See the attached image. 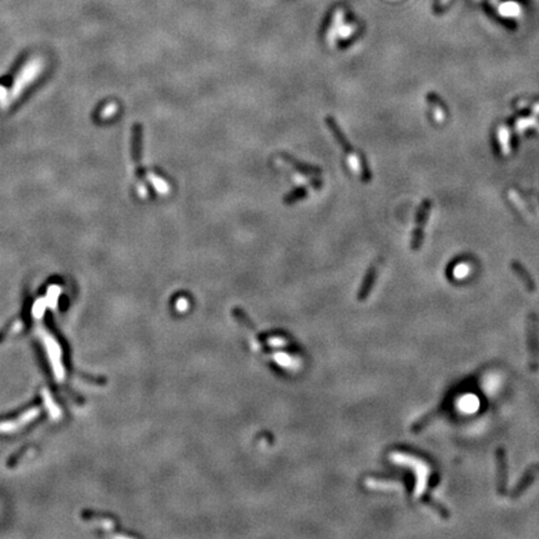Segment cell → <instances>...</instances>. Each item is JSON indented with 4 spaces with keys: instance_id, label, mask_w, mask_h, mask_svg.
I'll list each match as a JSON object with an SVG mask.
<instances>
[{
    "instance_id": "obj_3",
    "label": "cell",
    "mask_w": 539,
    "mask_h": 539,
    "mask_svg": "<svg viewBox=\"0 0 539 539\" xmlns=\"http://www.w3.org/2000/svg\"><path fill=\"white\" fill-rule=\"evenodd\" d=\"M431 201L425 200L422 202V205L420 206L417 212V217H416V226H414L413 234H412V241H411V247L412 250H418L421 247L423 241V232H425V225L427 223L428 214L431 212Z\"/></svg>"
},
{
    "instance_id": "obj_12",
    "label": "cell",
    "mask_w": 539,
    "mask_h": 539,
    "mask_svg": "<svg viewBox=\"0 0 539 539\" xmlns=\"http://www.w3.org/2000/svg\"><path fill=\"white\" fill-rule=\"evenodd\" d=\"M534 122H536V120L534 119H524L522 120V121L517 122V128L520 129V130H525L528 126L531 128L532 125H534Z\"/></svg>"
},
{
    "instance_id": "obj_10",
    "label": "cell",
    "mask_w": 539,
    "mask_h": 539,
    "mask_svg": "<svg viewBox=\"0 0 539 539\" xmlns=\"http://www.w3.org/2000/svg\"><path fill=\"white\" fill-rule=\"evenodd\" d=\"M307 194H309V190L306 189L305 186L296 187L295 190H292L291 192H289V194L285 196L284 203L285 205H293V203L297 202V201L305 199L306 196H307Z\"/></svg>"
},
{
    "instance_id": "obj_4",
    "label": "cell",
    "mask_w": 539,
    "mask_h": 539,
    "mask_svg": "<svg viewBox=\"0 0 539 539\" xmlns=\"http://www.w3.org/2000/svg\"><path fill=\"white\" fill-rule=\"evenodd\" d=\"M497 479H498V493L504 494L507 486V461L503 448H498L497 453Z\"/></svg>"
},
{
    "instance_id": "obj_2",
    "label": "cell",
    "mask_w": 539,
    "mask_h": 539,
    "mask_svg": "<svg viewBox=\"0 0 539 539\" xmlns=\"http://www.w3.org/2000/svg\"><path fill=\"white\" fill-rule=\"evenodd\" d=\"M326 121V125H327V128L330 129L331 134L334 135L335 140L337 141V144L341 146V149L346 153V155L348 156V157L351 158V164H352V166L355 167V169H359L361 167V158H359V156L357 157L356 155H355V151H353L352 146H351L350 141H348L347 139H346L345 136V134H343V131L341 130V128L338 126V124L336 122V120L334 119L332 116H326L325 119Z\"/></svg>"
},
{
    "instance_id": "obj_7",
    "label": "cell",
    "mask_w": 539,
    "mask_h": 539,
    "mask_svg": "<svg viewBox=\"0 0 539 539\" xmlns=\"http://www.w3.org/2000/svg\"><path fill=\"white\" fill-rule=\"evenodd\" d=\"M539 473V464H536L533 467L528 468V471L523 474L522 481L518 483V486L514 488L513 493H512V497H518V495L522 494L525 489L528 488L529 484H532V482L534 481V478L537 477V474Z\"/></svg>"
},
{
    "instance_id": "obj_9",
    "label": "cell",
    "mask_w": 539,
    "mask_h": 539,
    "mask_svg": "<svg viewBox=\"0 0 539 539\" xmlns=\"http://www.w3.org/2000/svg\"><path fill=\"white\" fill-rule=\"evenodd\" d=\"M427 103L428 105L431 106L432 109V115H433L434 120L437 122H442L446 119V112L443 109L442 104L438 100V97L434 94H428L427 95Z\"/></svg>"
},
{
    "instance_id": "obj_5",
    "label": "cell",
    "mask_w": 539,
    "mask_h": 539,
    "mask_svg": "<svg viewBox=\"0 0 539 539\" xmlns=\"http://www.w3.org/2000/svg\"><path fill=\"white\" fill-rule=\"evenodd\" d=\"M281 157L284 161H286L287 164L291 165L292 167H295L298 173L302 174L306 176H314V175H321V169L317 166H312L309 164H303L300 162L298 160H296L295 157H292L291 155H287V154H281Z\"/></svg>"
},
{
    "instance_id": "obj_11",
    "label": "cell",
    "mask_w": 539,
    "mask_h": 539,
    "mask_svg": "<svg viewBox=\"0 0 539 539\" xmlns=\"http://www.w3.org/2000/svg\"><path fill=\"white\" fill-rule=\"evenodd\" d=\"M498 142L500 144V148H502L504 155H508L509 151H511V146H509V133L506 128L498 129Z\"/></svg>"
},
{
    "instance_id": "obj_1",
    "label": "cell",
    "mask_w": 539,
    "mask_h": 539,
    "mask_svg": "<svg viewBox=\"0 0 539 539\" xmlns=\"http://www.w3.org/2000/svg\"><path fill=\"white\" fill-rule=\"evenodd\" d=\"M527 338L531 357L529 366L533 372H537L539 368V321L534 314H529L527 321Z\"/></svg>"
},
{
    "instance_id": "obj_8",
    "label": "cell",
    "mask_w": 539,
    "mask_h": 539,
    "mask_svg": "<svg viewBox=\"0 0 539 539\" xmlns=\"http://www.w3.org/2000/svg\"><path fill=\"white\" fill-rule=\"evenodd\" d=\"M512 269L516 272V275L520 278V281L523 282V285L525 286V289L528 291L534 292L536 291V284H534L533 278L529 275L528 271L523 267L522 264H519L518 261H512Z\"/></svg>"
},
{
    "instance_id": "obj_6",
    "label": "cell",
    "mask_w": 539,
    "mask_h": 539,
    "mask_svg": "<svg viewBox=\"0 0 539 539\" xmlns=\"http://www.w3.org/2000/svg\"><path fill=\"white\" fill-rule=\"evenodd\" d=\"M377 271H378L377 264L372 265V266L368 269V271H367L366 276H364V278H363V282H362V285H361V289H359V296H357L359 301L366 300L367 296L370 295L371 290H372V287H373V284H375L376 276H377Z\"/></svg>"
}]
</instances>
